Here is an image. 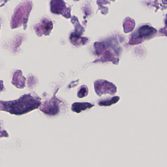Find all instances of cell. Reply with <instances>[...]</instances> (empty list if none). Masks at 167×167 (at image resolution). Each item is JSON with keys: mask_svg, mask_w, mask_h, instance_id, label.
<instances>
[{"mask_svg": "<svg viewBox=\"0 0 167 167\" xmlns=\"http://www.w3.org/2000/svg\"><path fill=\"white\" fill-rule=\"evenodd\" d=\"M40 104L31 95H26L17 101L5 102V107L12 113L21 114L33 109H37Z\"/></svg>", "mask_w": 167, "mask_h": 167, "instance_id": "obj_1", "label": "cell"}, {"mask_svg": "<svg viewBox=\"0 0 167 167\" xmlns=\"http://www.w3.org/2000/svg\"><path fill=\"white\" fill-rule=\"evenodd\" d=\"M92 106V105H90L89 103H75L73 105L72 110L76 112L79 113L82 110H84L88 107Z\"/></svg>", "mask_w": 167, "mask_h": 167, "instance_id": "obj_2", "label": "cell"}, {"mask_svg": "<svg viewBox=\"0 0 167 167\" xmlns=\"http://www.w3.org/2000/svg\"><path fill=\"white\" fill-rule=\"evenodd\" d=\"M39 26L41 27V30L44 31V34H46V32H50V31L52 29V23L48 21L47 19H44L42 21L41 24L39 25Z\"/></svg>", "mask_w": 167, "mask_h": 167, "instance_id": "obj_3", "label": "cell"}]
</instances>
